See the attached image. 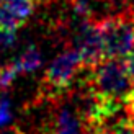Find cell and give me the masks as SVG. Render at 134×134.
Masks as SVG:
<instances>
[{"mask_svg": "<svg viewBox=\"0 0 134 134\" xmlns=\"http://www.w3.org/2000/svg\"><path fill=\"white\" fill-rule=\"evenodd\" d=\"M0 134H26V132L18 126H7V128L0 129Z\"/></svg>", "mask_w": 134, "mask_h": 134, "instance_id": "30bf717a", "label": "cell"}, {"mask_svg": "<svg viewBox=\"0 0 134 134\" xmlns=\"http://www.w3.org/2000/svg\"><path fill=\"white\" fill-rule=\"evenodd\" d=\"M51 102V134H83L82 116L69 93Z\"/></svg>", "mask_w": 134, "mask_h": 134, "instance_id": "277c9868", "label": "cell"}, {"mask_svg": "<svg viewBox=\"0 0 134 134\" xmlns=\"http://www.w3.org/2000/svg\"><path fill=\"white\" fill-rule=\"evenodd\" d=\"M26 21L18 16L13 10H10L8 7H5L0 3V28L2 30H8V31H18Z\"/></svg>", "mask_w": 134, "mask_h": 134, "instance_id": "8992f818", "label": "cell"}, {"mask_svg": "<svg viewBox=\"0 0 134 134\" xmlns=\"http://www.w3.org/2000/svg\"><path fill=\"white\" fill-rule=\"evenodd\" d=\"M124 64H126V67H128V70H129V74H131V77L134 79V49L124 57Z\"/></svg>", "mask_w": 134, "mask_h": 134, "instance_id": "9c48e42d", "label": "cell"}, {"mask_svg": "<svg viewBox=\"0 0 134 134\" xmlns=\"http://www.w3.org/2000/svg\"><path fill=\"white\" fill-rule=\"evenodd\" d=\"M0 3L13 10L25 21L30 18V15L33 13V8H35V0H0Z\"/></svg>", "mask_w": 134, "mask_h": 134, "instance_id": "52a82bcc", "label": "cell"}, {"mask_svg": "<svg viewBox=\"0 0 134 134\" xmlns=\"http://www.w3.org/2000/svg\"><path fill=\"white\" fill-rule=\"evenodd\" d=\"M15 64H16V67H18V72H20V74L35 72V70L39 69V67H41V64H43L41 51H39L36 46H30V48H26L21 54L15 59Z\"/></svg>", "mask_w": 134, "mask_h": 134, "instance_id": "5b68a950", "label": "cell"}, {"mask_svg": "<svg viewBox=\"0 0 134 134\" xmlns=\"http://www.w3.org/2000/svg\"><path fill=\"white\" fill-rule=\"evenodd\" d=\"M51 2H52V0H35V3H38V5H48Z\"/></svg>", "mask_w": 134, "mask_h": 134, "instance_id": "4fadbf2b", "label": "cell"}, {"mask_svg": "<svg viewBox=\"0 0 134 134\" xmlns=\"http://www.w3.org/2000/svg\"><path fill=\"white\" fill-rule=\"evenodd\" d=\"M83 85L97 98L105 102L129 103L134 95V79L124 59L105 57L92 67L85 65Z\"/></svg>", "mask_w": 134, "mask_h": 134, "instance_id": "6da1fadb", "label": "cell"}, {"mask_svg": "<svg viewBox=\"0 0 134 134\" xmlns=\"http://www.w3.org/2000/svg\"><path fill=\"white\" fill-rule=\"evenodd\" d=\"M128 111H129V116H131L132 123H134V95H132V98L129 100V103H128Z\"/></svg>", "mask_w": 134, "mask_h": 134, "instance_id": "7c38bea8", "label": "cell"}, {"mask_svg": "<svg viewBox=\"0 0 134 134\" xmlns=\"http://www.w3.org/2000/svg\"><path fill=\"white\" fill-rule=\"evenodd\" d=\"M13 119L10 110V98L5 92H0V129L7 128Z\"/></svg>", "mask_w": 134, "mask_h": 134, "instance_id": "ba28073f", "label": "cell"}, {"mask_svg": "<svg viewBox=\"0 0 134 134\" xmlns=\"http://www.w3.org/2000/svg\"><path fill=\"white\" fill-rule=\"evenodd\" d=\"M85 64L80 54L65 46V49L54 57L43 74L38 97L44 100H59L70 93L80 82Z\"/></svg>", "mask_w": 134, "mask_h": 134, "instance_id": "7a4b0ae2", "label": "cell"}, {"mask_svg": "<svg viewBox=\"0 0 134 134\" xmlns=\"http://www.w3.org/2000/svg\"><path fill=\"white\" fill-rule=\"evenodd\" d=\"M113 134H134V124L129 123V124L123 126V128H119L118 131H115Z\"/></svg>", "mask_w": 134, "mask_h": 134, "instance_id": "8fae6325", "label": "cell"}, {"mask_svg": "<svg viewBox=\"0 0 134 134\" xmlns=\"http://www.w3.org/2000/svg\"><path fill=\"white\" fill-rule=\"evenodd\" d=\"M105 57L124 59L134 49V12L126 8L97 21Z\"/></svg>", "mask_w": 134, "mask_h": 134, "instance_id": "3957f363", "label": "cell"}]
</instances>
